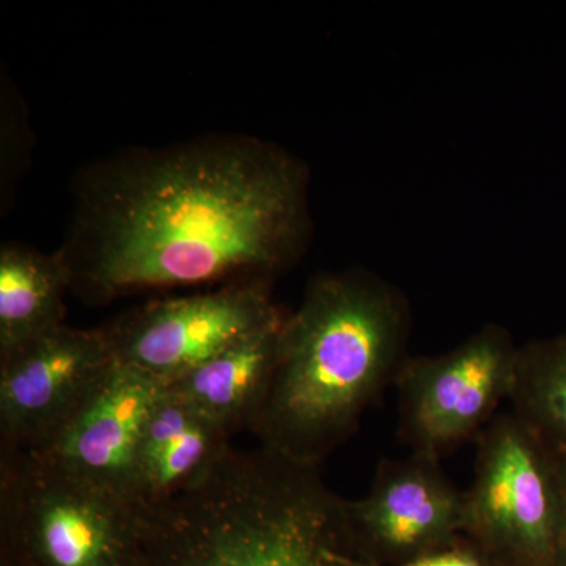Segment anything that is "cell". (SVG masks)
Here are the masks:
<instances>
[{"label":"cell","instance_id":"52a82bcc","mask_svg":"<svg viewBox=\"0 0 566 566\" xmlns=\"http://www.w3.org/2000/svg\"><path fill=\"white\" fill-rule=\"evenodd\" d=\"M282 315L271 282H234L137 305L99 331L115 363L169 386Z\"/></svg>","mask_w":566,"mask_h":566},{"label":"cell","instance_id":"ba28073f","mask_svg":"<svg viewBox=\"0 0 566 566\" xmlns=\"http://www.w3.org/2000/svg\"><path fill=\"white\" fill-rule=\"evenodd\" d=\"M115 360L102 331L62 324L0 360V452H39L65 430Z\"/></svg>","mask_w":566,"mask_h":566},{"label":"cell","instance_id":"8fae6325","mask_svg":"<svg viewBox=\"0 0 566 566\" xmlns=\"http://www.w3.org/2000/svg\"><path fill=\"white\" fill-rule=\"evenodd\" d=\"M232 434L164 387L134 457L129 502L147 510L181 494L227 455Z\"/></svg>","mask_w":566,"mask_h":566},{"label":"cell","instance_id":"5bb4252c","mask_svg":"<svg viewBox=\"0 0 566 566\" xmlns=\"http://www.w3.org/2000/svg\"><path fill=\"white\" fill-rule=\"evenodd\" d=\"M512 412L566 460V334L520 346Z\"/></svg>","mask_w":566,"mask_h":566},{"label":"cell","instance_id":"7a4b0ae2","mask_svg":"<svg viewBox=\"0 0 566 566\" xmlns=\"http://www.w3.org/2000/svg\"><path fill=\"white\" fill-rule=\"evenodd\" d=\"M411 324L408 297L371 271L316 275L283 323L273 378L249 427L260 446L318 468L394 385Z\"/></svg>","mask_w":566,"mask_h":566},{"label":"cell","instance_id":"9a60e30c","mask_svg":"<svg viewBox=\"0 0 566 566\" xmlns=\"http://www.w3.org/2000/svg\"><path fill=\"white\" fill-rule=\"evenodd\" d=\"M340 560L346 566H376L365 564V562L354 557L353 553L342 554ZM497 562V558L491 556L479 543L463 534L442 549L395 566H495Z\"/></svg>","mask_w":566,"mask_h":566},{"label":"cell","instance_id":"6da1fadb","mask_svg":"<svg viewBox=\"0 0 566 566\" xmlns=\"http://www.w3.org/2000/svg\"><path fill=\"white\" fill-rule=\"evenodd\" d=\"M308 186L300 158L244 134L93 164L57 251L71 292L107 304L150 290L271 282L311 241Z\"/></svg>","mask_w":566,"mask_h":566},{"label":"cell","instance_id":"30bf717a","mask_svg":"<svg viewBox=\"0 0 566 566\" xmlns=\"http://www.w3.org/2000/svg\"><path fill=\"white\" fill-rule=\"evenodd\" d=\"M164 387L150 376L115 363L80 415L33 455L129 501L137 446Z\"/></svg>","mask_w":566,"mask_h":566},{"label":"cell","instance_id":"5b68a950","mask_svg":"<svg viewBox=\"0 0 566 566\" xmlns=\"http://www.w3.org/2000/svg\"><path fill=\"white\" fill-rule=\"evenodd\" d=\"M464 535L512 566H553L562 523L556 453L513 412L479 434Z\"/></svg>","mask_w":566,"mask_h":566},{"label":"cell","instance_id":"e0dca14e","mask_svg":"<svg viewBox=\"0 0 566 566\" xmlns=\"http://www.w3.org/2000/svg\"><path fill=\"white\" fill-rule=\"evenodd\" d=\"M20 566H29L28 564H24V562L20 560Z\"/></svg>","mask_w":566,"mask_h":566},{"label":"cell","instance_id":"8992f818","mask_svg":"<svg viewBox=\"0 0 566 566\" xmlns=\"http://www.w3.org/2000/svg\"><path fill=\"white\" fill-rule=\"evenodd\" d=\"M517 352L510 331L490 323L450 352L408 357L394 386L400 434L412 453L441 458L482 433L509 400Z\"/></svg>","mask_w":566,"mask_h":566},{"label":"cell","instance_id":"4fadbf2b","mask_svg":"<svg viewBox=\"0 0 566 566\" xmlns=\"http://www.w3.org/2000/svg\"><path fill=\"white\" fill-rule=\"evenodd\" d=\"M70 275L59 253L6 243L0 249V360L65 324Z\"/></svg>","mask_w":566,"mask_h":566},{"label":"cell","instance_id":"277c9868","mask_svg":"<svg viewBox=\"0 0 566 566\" xmlns=\"http://www.w3.org/2000/svg\"><path fill=\"white\" fill-rule=\"evenodd\" d=\"M0 520L29 566H137L139 510L28 452H0Z\"/></svg>","mask_w":566,"mask_h":566},{"label":"cell","instance_id":"9c48e42d","mask_svg":"<svg viewBox=\"0 0 566 566\" xmlns=\"http://www.w3.org/2000/svg\"><path fill=\"white\" fill-rule=\"evenodd\" d=\"M352 546L395 554L406 562L427 556L464 534L465 494L439 458L411 453L382 460L368 494L346 501Z\"/></svg>","mask_w":566,"mask_h":566},{"label":"cell","instance_id":"2e32d148","mask_svg":"<svg viewBox=\"0 0 566 566\" xmlns=\"http://www.w3.org/2000/svg\"><path fill=\"white\" fill-rule=\"evenodd\" d=\"M556 457L562 485V523L560 532H558L556 556H554L553 566H566V460L565 458Z\"/></svg>","mask_w":566,"mask_h":566},{"label":"cell","instance_id":"7c38bea8","mask_svg":"<svg viewBox=\"0 0 566 566\" xmlns=\"http://www.w3.org/2000/svg\"><path fill=\"white\" fill-rule=\"evenodd\" d=\"M285 316L227 346L167 389L230 434L251 427L273 378Z\"/></svg>","mask_w":566,"mask_h":566},{"label":"cell","instance_id":"3957f363","mask_svg":"<svg viewBox=\"0 0 566 566\" xmlns=\"http://www.w3.org/2000/svg\"><path fill=\"white\" fill-rule=\"evenodd\" d=\"M345 499L318 468L230 449L196 485L139 512L137 566H346Z\"/></svg>","mask_w":566,"mask_h":566}]
</instances>
